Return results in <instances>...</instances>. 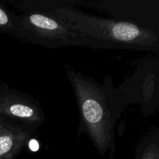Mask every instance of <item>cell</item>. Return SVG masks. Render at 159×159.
Returning a JSON list of instances; mask_svg holds the SVG:
<instances>
[{"mask_svg":"<svg viewBox=\"0 0 159 159\" xmlns=\"http://www.w3.org/2000/svg\"><path fill=\"white\" fill-rule=\"evenodd\" d=\"M93 48L158 50V36L149 28L123 20L102 18L65 7L52 14Z\"/></svg>","mask_w":159,"mask_h":159,"instance_id":"cell-1","label":"cell"},{"mask_svg":"<svg viewBox=\"0 0 159 159\" xmlns=\"http://www.w3.org/2000/svg\"><path fill=\"white\" fill-rule=\"evenodd\" d=\"M81 120L101 155L114 151V119L109 100L100 85L80 73L68 71Z\"/></svg>","mask_w":159,"mask_h":159,"instance_id":"cell-2","label":"cell"},{"mask_svg":"<svg viewBox=\"0 0 159 159\" xmlns=\"http://www.w3.org/2000/svg\"><path fill=\"white\" fill-rule=\"evenodd\" d=\"M15 37L48 48L83 43L82 38L51 14L29 12L16 16Z\"/></svg>","mask_w":159,"mask_h":159,"instance_id":"cell-3","label":"cell"},{"mask_svg":"<svg viewBox=\"0 0 159 159\" xmlns=\"http://www.w3.org/2000/svg\"><path fill=\"white\" fill-rule=\"evenodd\" d=\"M0 116L32 125L41 124L44 118L40 107L34 101L12 91L0 96Z\"/></svg>","mask_w":159,"mask_h":159,"instance_id":"cell-4","label":"cell"},{"mask_svg":"<svg viewBox=\"0 0 159 159\" xmlns=\"http://www.w3.org/2000/svg\"><path fill=\"white\" fill-rule=\"evenodd\" d=\"M30 134L20 126L6 124L0 130V159H12L23 148Z\"/></svg>","mask_w":159,"mask_h":159,"instance_id":"cell-5","label":"cell"},{"mask_svg":"<svg viewBox=\"0 0 159 159\" xmlns=\"http://www.w3.org/2000/svg\"><path fill=\"white\" fill-rule=\"evenodd\" d=\"M16 32V16H13L3 6H0V33L15 37Z\"/></svg>","mask_w":159,"mask_h":159,"instance_id":"cell-6","label":"cell"},{"mask_svg":"<svg viewBox=\"0 0 159 159\" xmlns=\"http://www.w3.org/2000/svg\"><path fill=\"white\" fill-rule=\"evenodd\" d=\"M159 149L157 144H151L145 149L141 159H159Z\"/></svg>","mask_w":159,"mask_h":159,"instance_id":"cell-7","label":"cell"},{"mask_svg":"<svg viewBox=\"0 0 159 159\" xmlns=\"http://www.w3.org/2000/svg\"><path fill=\"white\" fill-rule=\"evenodd\" d=\"M30 148L31 150L33 151H37L38 149V144H37V141H30Z\"/></svg>","mask_w":159,"mask_h":159,"instance_id":"cell-8","label":"cell"},{"mask_svg":"<svg viewBox=\"0 0 159 159\" xmlns=\"http://www.w3.org/2000/svg\"><path fill=\"white\" fill-rule=\"evenodd\" d=\"M6 124V120L2 116H0V130L2 129V127H3V125Z\"/></svg>","mask_w":159,"mask_h":159,"instance_id":"cell-9","label":"cell"}]
</instances>
